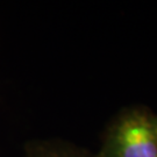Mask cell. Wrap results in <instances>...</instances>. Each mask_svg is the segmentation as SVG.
Returning <instances> with one entry per match:
<instances>
[{
	"label": "cell",
	"mask_w": 157,
	"mask_h": 157,
	"mask_svg": "<svg viewBox=\"0 0 157 157\" xmlns=\"http://www.w3.org/2000/svg\"><path fill=\"white\" fill-rule=\"evenodd\" d=\"M94 157H157V113L143 105L119 111Z\"/></svg>",
	"instance_id": "obj_1"
},
{
	"label": "cell",
	"mask_w": 157,
	"mask_h": 157,
	"mask_svg": "<svg viewBox=\"0 0 157 157\" xmlns=\"http://www.w3.org/2000/svg\"><path fill=\"white\" fill-rule=\"evenodd\" d=\"M26 157H94L84 149L59 140L39 141L27 146Z\"/></svg>",
	"instance_id": "obj_2"
}]
</instances>
